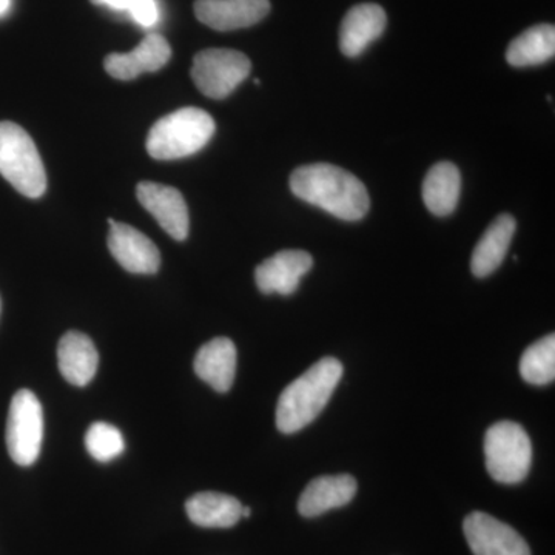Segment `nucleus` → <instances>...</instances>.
I'll list each match as a JSON object with an SVG mask.
<instances>
[{
  "label": "nucleus",
  "instance_id": "28",
  "mask_svg": "<svg viewBox=\"0 0 555 555\" xmlns=\"http://www.w3.org/2000/svg\"><path fill=\"white\" fill-rule=\"evenodd\" d=\"M0 310H2V301H0Z\"/></svg>",
  "mask_w": 555,
  "mask_h": 555
},
{
  "label": "nucleus",
  "instance_id": "4",
  "mask_svg": "<svg viewBox=\"0 0 555 555\" xmlns=\"http://www.w3.org/2000/svg\"><path fill=\"white\" fill-rule=\"evenodd\" d=\"M0 175L28 198L46 193L47 175L30 134L17 124L0 122Z\"/></svg>",
  "mask_w": 555,
  "mask_h": 555
},
{
  "label": "nucleus",
  "instance_id": "9",
  "mask_svg": "<svg viewBox=\"0 0 555 555\" xmlns=\"http://www.w3.org/2000/svg\"><path fill=\"white\" fill-rule=\"evenodd\" d=\"M108 224L109 254L127 272L139 275L158 272L160 254L152 240L131 225L122 224L115 219H108Z\"/></svg>",
  "mask_w": 555,
  "mask_h": 555
},
{
  "label": "nucleus",
  "instance_id": "20",
  "mask_svg": "<svg viewBox=\"0 0 555 555\" xmlns=\"http://www.w3.org/2000/svg\"><path fill=\"white\" fill-rule=\"evenodd\" d=\"M462 192L460 170L452 163H438L423 182V201L430 214L448 217L455 210Z\"/></svg>",
  "mask_w": 555,
  "mask_h": 555
},
{
  "label": "nucleus",
  "instance_id": "15",
  "mask_svg": "<svg viewBox=\"0 0 555 555\" xmlns=\"http://www.w3.org/2000/svg\"><path fill=\"white\" fill-rule=\"evenodd\" d=\"M357 480L349 474L313 478L298 500L302 517L313 518L331 509L346 506L357 494Z\"/></svg>",
  "mask_w": 555,
  "mask_h": 555
},
{
  "label": "nucleus",
  "instance_id": "23",
  "mask_svg": "<svg viewBox=\"0 0 555 555\" xmlns=\"http://www.w3.org/2000/svg\"><path fill=\"white\" fill-rule=\"evenodd\" d=\"M86 448L96 462L108 463L122 454L126 441L118 427L98 422L87 430Z\"/></svg>",
  "mask_w": 555,
  "mask_h": 555
},
{
  "label": "nucleus",
  "instance_id": "5",
  "mask_svg": "<svg viewBox=\"0 0 555 555\" xmlns=\"http://www.w3.org/2000/svg\"><path fill=\"white\" fill-rule=\"evenodd\" d=\"M486 469L503 485H517L528 477L532 465L531 438L514 422H499L485 436Z\"/></svg>",
  "mask_w": 555,
  "mask_h": 555
},
{
  "label": "nucleus",
  "instance_id": "19",
  "mask_svg": "<svg viewBox=\"0 0 555 555\" xmlns=\"http://www.w3.org/2000/svg\"><path fill=\"white\" fill-rule=\"evenodd\" d=\"M185 511L190 520L201 528H232L243 518L240 500L219 492H199L190 496Z\"/></svg>",
  "mask_w": 555,
  "mask_h": 555
},
{
  "label": "nucleus",
  "instance_id": "7",
  "mask_svg": "<svg viewBox=\"0 0 555 555\" xmlns=\"http://www.w3.org/2000/svg\"><path fill=\"white\" fill-rule=\"evenodd\" d=\"M250 60L241 51L208 49L193 60L192 79L201 93L222 100L250 75Z\"/></svg>",
  "mask_w": 555,
  "mask_h": 555
},
{
  "label": "nucleus",
  "instance_id": "26",
  "mask_svg": "<svg viewBox=\"0 0 555 555\" xmlns=\"http://www.w3.org/2000/svg\"><path fill=\"white\" fill-rule=\"evenodd\" d=\"M251 511L250 507L243 506V511H241V517L247 518L250 517Z\"/></svg>",
  "mask_w": 555,
  "mask_h": 555
},
{
  "label": "nucleus",
  "instance_id": "17",
  "mask_svg": "<svg viewBox=\"0 0 555 555\" xmlns=\"http://www.w3.org/2000/svg\"><path fill=\"white\" fill-rule=\"evenodd\" d=\"M236 347L232 339L219 337L206 343L195 357L196 375L219 393L229 392L236 375Z\"/></svg>",
  "mask_w": 555,
  "mask_h": 555
},
{
  "label": "nucleus",
  "instance_id": "12",
  "mask_svg": "<svg viewBox=\"0 0 555 555\" xmlns=\"http://www.w3.org/2000/svg\"><path fill=\"white\" fill-rule=\"evenodd\" d=\"M269 0H196L199 22L217 31L248 28L268 16Z\"/></svg>",
  "mask_w": 555,
  "mask_h": 555
},
{
  "label": "nucleus",
  "instance_id": "27",
  "mask_svg": "<svg viewBox=\"0 0 555 555\" xmlns=\"http://www.w3.org/2000/svg\"><path fill=\"white\" fill-rule=\"evenodd\" d=\"M91 3H94V5H102V0H90Z\"/></svg>",
  "mask_w": 555,
  "mask_h": 555
},
{
  "label": "nucleus",
  "instance_id": "25",
  "mask_svg": "<svg viewBox=\"0 0 555 555\" xmlns=\"http://www.w3.org/2000/svg\"><path fill=\"white\" fill-rule=\"evenodd\" d=\"M10 9V0H0V14L5 13Z\"/></svg>",
  "mask_w": 555,
  "mask_h": 555
},
{
  "label": "nucleus",
  "instance_id": "16",
  "mask_svg": "<svg viewBox=\"0 0 555 555\" xmlns=\"http://www.w3.org/2000/svg\"><path fill=\"white\" fill-rule=\"evenodd\" d=\"M57 364L69 385L87 386L96 375L100 353L86 334L67 332L57 346Z\"/></svg>",
  "mask_w": 555,
  "mask_h": 555
},
{
  "label": "nucleus",
  "instance_id": "18",
  "mask_svg": "<svg viewBox=\"0 0 555 555\" xmlns=\"http://www.w3.org/2000/svg\"><path fill=\"white\" fill-rule=\"evenodd\" d=\"M514 233H516V219L511 215H500L494 219L474 248L473 259H470V270L474 275L489 276L502 266Z\"/></svg>",
  "mask_w": 555,
  "mask_h": 555
},
{
  "label": "nucleus",
  "instance_id": "10",
  "mask_svg": "<svg viewBox=\"0 0 555 555\" xmlns=\"http://www.w3.org/2000/svg\"><path fill=\"white\" fill-rule=\"evenodd\" d=\"M139 203L155 217L160 228L171 238L184 241L189 236V208L181 192L170 185L158 182H139L137 189Z\"/></svg>",
  "mask_w": 555,
  "mask_h": 555
},
{
  "label": "nucleus",
  "instance_id": "8",
  "mask_svg": "<svg viewBox=\"0 0 555 555\" xmlns=\"http://www.w3.org/2000/svg\"><path fill=\"white\" fill-rule=\"evenodd\" d=\"M463 531L474 555H531L516 529L485 513L466 517Z\"/></svg>",
  "mask_w": 555,
  "mask_h": 555
},
{
  "label": "nucleus",
  "instance_id": "1",
  "mask_svg": "<svg viewBox=\"0 0 555 555\" xmlns=\"http://www.w3.org/2000/svg\"><path fill=\"white\" fill-rule=\"evenodd\" d=\"M291 190L299 199L323 208L343 221H360L371 207L363 182L331 164L299 167L292 173Z\"/></svg>",
  "mask_w": 555,
  "mask_h": 555
},
{
  "label": "nucleus",
  "instance_id": "22",
  "mask_svg": "<svg viewBox=\"0 0 555 555\" xmlns=\"http://www.w3.org/2000/svg\"><path fill=\"white\" fill-rule=\"evenodd\" d=\"M520 375L534 386H546L555 378V337L540 339L525 350L520 360Z\"/></svg>",
  "mask_w": 555,
  "mask_h": 555
},
{
  "label": "nucleus",
  "instance_id": "11",
  "mask_svg": "<svg viewBox=\"0 0 555 555\" xmlns=\"http://www.w3.org/2000/svg\"><path fill=\"white\" fill-rule=\"evenodd\" d=\"M312 255L305 250L278 251L255 270V281L262 294L288 297L295 294L301 278L312 269Z\"/></svg>",
  "mask_w": 555,
  "mask_h": 555
},
{
  "label": "nucleus",
  "instance_id": "21",
  "mask_svg": "<svg viewBox=\"0 0 555 555\" xmlns=\"http://www.w3.org/2000/svg\"><path fill=\"white\" fill-rule=\"evenodd\" d=\"M555 54L554 25L542 24L521 33L509 43L506 61L513 67H534L553 60Z\"/></svg>",
  "mask_w": 555,
  "mask_h": 555
},
{
  "label": "nucleus",
  "instance_id": "24",
  "mask_svg": "<svg viewBox=\"0 0 555 555\" xmlns=\"http://www.w3.org/2000/svg\"><path fill=\"white\" fill-rule=\"evenodd\" d=\"M102 5L112 7L113 10L130 11L131 16L142 27H153L159 17L155 0H102Z\"/></svg>",
  "mask_w": 555,
  "mask_h": 555
},
{
  "label": "nucleus",
  "instance_id": "6",
  "mask_svg": "<svg viewBox=\"0 0 555 555\" xmlns=\"http://www.w3.org/2000/svg\"><path fill=\"white\" fill-rule=\"evenodd\" d=\"M43 440V412L38 397L28 389L14 393L7 422V448L16 465L31 466Z\"/></svg>",
  "mask_w": 555,
  "mask_h": 555
},
{
  "label": "nucleus",
  "instance_id": "2",
  "mask_svg": "<svg viewBox=\"0 0 555 555\" xmlns=\"http://www.w3.org/2000/svg\"><path fill=\"white\" fill-rule=\"evenodd\" d=\"M343 377L337 358L324 357L283 390L276 406V427L295 434L323 412Z\"/></svg>",
  "mask_w": 555,
  "mask_h": 555
},
{
  "label": "nucleus",
  "instance_id": "3",
  "mask_svg": "<svg viewBox=\"0 0 555 555\" xmlns=\"http://www.w3.org/2000/svg\"><path fill=\"white\" fill-rule=\"evenodd\" d=\"M215 120L204 109L179 108L160 118L150 130L147 152L159 160L181 159L195 155L214 138Z\"/></svg>",
  "mask_w": 555,
  "mask_h": 555
},
{
  "label": "nucleus",
  "instance_id": "14",
  "mask_svg": "<svg viewBox=\"0 0 555 555\" xmlns=\"http://www.w3.org/2000/svg\"><path fill=\"white\" fill-rule=\"evenodd\" d=\"M385 10L375 3H361L347 11L339 28V49L347 57H357L385 31Z\"/></svg>",
  "mask_w": 555,
  "mask_h": 555
},
{
  "label": "nucleus",
  "instance_id": "13",
  "mask_svg": "<svg viewBox=\"0 0 555 555\" xmlns=\"http://www.w3.org/2000/svg\"><path fill=\"white\" fill-rule=\"evenodd\" d=\"M170 57L169 42L163 36L149 35L130 53L108 54L104 67L112 78L131 80L137 79L142 73L158 72Z\"/></svg>",
  "mask_w": 555,
  "mask_h": 555
}]
</instances>
